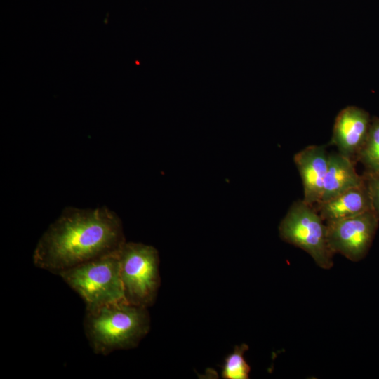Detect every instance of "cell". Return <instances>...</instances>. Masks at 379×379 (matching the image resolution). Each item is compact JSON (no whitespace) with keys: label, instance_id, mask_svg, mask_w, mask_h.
Listing matches in <instances>:
<instances>
[{"label":"cell","instance_id":"obj_5","mask_svg":"<svg viewBox=\"0 0 379 379\" xmlns=\"http://www.w3.org/2000/svg\"><path fill=\"white\" fill-rule=\"evenodd\" d=\"M280 238L309 254L324 270L333 266L334 253L327 239V225L314 206L298 199L292 203L279 225Z\"/></svg>","mask_w":379,"mask_h":379},{"label":"cell","instance_id":"obj_8","mask_svg":"<svg viewBox=\"0 0 379 379\" xmlns=\"http://www.w3.org/2000/svg\"><path fill=\"white\" fill-rule=\"evenodd\" d=\"M328 158L329 153L324 145L307 146L293 157L302 183V200L310 205L314 206L321 200Z\"/></svg>","mask_w":379,"mask_h":379},{"label":"cell","instance_id":"obj_1","mask_svg":"<svg viewBox=\"0 0 379 379\" xmlns=\"http://www.w3.org/2000/svg\"><path fill=\"white\" fill-rule=\"evenodd\" d=\"M126 242L120 218L106 206H69L52 222L33 251L34 265L58 274L118 251Z\"/></svg>","mask_w":379,"mask_h":379},{"label":"cell","instance_id":"obj_3","mask_svg":"<svg viewBox=\"0 0 379 379\" xmlns=\"http://www.w3.org/2000/svg\"><path fill=\"white\" fill-rule=\"evenodd\" d=\"M119 250L58 274L79 294L86 310L126 301L120 274Z\"/></svg>","mask_w":379,"mask_h":379},{"label":"cell","instance_id":"obj_13","mask_svg":"<svg viewBox=\"0 0 379 379\" xmlns=\"http://www.w3.org/2000/svg\"><path fill=\"white\" fill-rule=\"evenodd\" d=\"M371 198L372 210L379 220V173L362 174Z\"/></svg>","mask_w":379,"mask_h":379},{"label":"cell","instance_id":"obj_7","mask_svg":"<svg viewBox=\"0 0 379 379\" xmlns=\"http://www.w3.org/2000/svg\"><path fill=\"white\" fill-rule=\"evenodd\" d=\"M371 117L369 113L357 106H347L335 117L330 144L340 154L356 161L366 140Z\"/></svg>","mask_w":379,"mask_h":379},{"label":"cell","instance_id":"obj_4","mask_svg":"<svg viewBox=\"0 0 379 379\" xmlns=\"http://www.w3.org/2000/svg\"><path fill=\"white\" fill-rule=\"evenodd\" d=\"M119 255L126 300L149 308L156 300L161 283L157 250L142 243L126 241Z\"/></svg>","mask_w":379,"mask_h":379},{"label":"cell","instance_id":"obj_11","mask_svg":"<svg viewBox=\"0 0 379 379\" xmlns=\"http://www.w3.org/2000/svg\"><path fill=\"white\" fill-rule=\"evenodd\" d=\"M356 161L364 167V173H379V117H373L368 133Z\"/></svg>","mask_w":379,"mask_h":379},{"label":"cell","instance_id":"obj_9","mask_svg":"<svg viewBox=\"0 0 379 379\" xmlns=\"http://www.w3.org/2000/svg\"><path fill=\"white\" fill-rule=\"evenodd\" d=\"M314 206L326 223L373 211L365 180L362 185L351 188L331 199L319 201Z\"/></svg>","mask_w":379,"mask_h":379},{"label":"cell","instance_id":"obj_2","mask_svg":"<svg viewBox=\"0 0 379 379\" xmlns=\"http://www.w3.org/2000/svg\"><path fill=\"white\" fill-rule=\"evenodd\" d=\"M147 309L121 301L86 310L84 333L94 353L136 347L149 331Z\"/></svg>","mask_w":379,"mask_h":379},{"label":"cell","instance_id":"obj_12","mask_svg":"<svg viewBox=\"0 0 379 379\" xmlns=\"http://www.w3.org/2000/svg\"><path fill=\"white\" fill-rule=\"evenodd\" d=\"M248 346L242 343L237 345L233 352L225 359L222 368V377L225 379H248L251 367L246 362L244 354Z\"/></svg>","mask_w":379,"mask_h":379},{"label":"cell","instance_id":"obj_10","mask_svg":"<svg viewBox=\"0 0 379 379\" xmlns=\"http://www.w3.org/2000/svg\"><path fill=\"white\" fill-rule=\"evenodd\" d=\"M355 163L338 152L329 154L322 195L319 201L331 199L364 183V176L357 172Z\"/></svg>","mask_w":379,"mask_h":379},{"label":"cell","instance_id":"obj_6","mask_svg":"<svg viewBox=\"0 0 379 379\" xmlns=\"http://www.w3.org/2000/svg\"><path fill=\"white\" fill-rule=\"evenodd\" d=\"M328 245L334 254L339 253L352 262L367 255L377 232L379 220L373 211L326 223Z\"/></svg>","mask_w":379,"mask_h":379}]
</instances>
